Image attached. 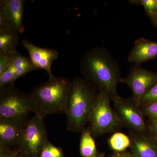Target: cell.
Listing matches in <instances>:
<instances>
[{
  "label": "cell",
  "mask_w": 157,
  "mask_h": 157,
  "mask_svg": "<svg viewBox=\"0 0 157 157\" xmlns=\"http://www.w3.org/2000/svg\"><path fill=\"white\" fill-rule=\"evenodd\" d=\"M10 65L14 69L17 78L27 73L38 70L30 59L15 52L13 55Z\"/></svg>",
  "instance_id": "cell-15"
},
{
  "label": "cell",
  "mask_w": 157,
  "mask_h": 157,
  "mask_svg": "<svg viewBox=\"0 0 157 157\" xmlns=\"http://www.w3.org/2000/svg\"><path fill=\"white\" fill-rule=\"evenodd\" d=\"M21 44L29 52L30 59L38 70H45L48 73L49 78H53L52 65L58 58V52L52 48L39 47L26 39L21 41Z\"/></svg>",
  "instance_id": "cell-9"
},
{
  "label": "cell",
  "mask_w": 157,
  "mask_h": 157,
  "mask_svg": "<svg viewBox=\"0 0 157 157\" xmlns=\"http://www.w3.org/2000/svg\"><path fill=\"white\" fill-rule=\"evenodd\" d=\"M25 2L24 0L0 1V13L10 26L19 34L23 33L25 31L23 19Z\"/></svg>",
  "instance_id": "cell-10"
},
{
  "label": "cell",
  "mask_w": 157,
  "mask_h": 157,
  "mask_svg": "<svg viewBox=\"0 0 157 157\" xmlns=\"http://www.w3.org/2000/svg\"><path fill=\"white\" fill-rule=\"evenodd\" d=\"M22 124L0 119V145L17 148L21 137Z\"/></svg>",
  "instance_id": "cell-13"
},
{
  "label": "cell",
  "mask_w": 157,
  "mask_h": 157,
  "mask_svg": "<svg viewBox=\"0 0 157 157\" xmlns=\"http://www.w3.org/2000/svg\"><path fill=\"white\" fill-rule=\"evenodd\" d=\"M79 151L82 157H94L98 155L97 147L89 128L84 129L81 132Z\"/></svg>",
  "instance_id": "cell-16"
},
{
  "label": "cell",
  "mask_w": 157,
  "mask_h": 157,
  "mask_svg": "<svg viewBox=\"0 0 157 157\" xmlns=\"http://www.w3.org/2000/svg\"><path fill=\"white\" fill-rule=\"evenodd\" d=\"M130 148L136 157H157V140L146 134L130 133Z\"/></svg>",
  "instance_id": "cell-12"
},
{
  "label": "cell",
  "mask_w": 157,
  "mask_h": 157,
  "mask_svg": "<svg viewBox=\"0 0 157 157\" xmlns=\"http://www.w3.org/2000/svg\"><path fill=\"white\" fill-rule=\"evenodd\" d=\"M129 2L131 4L143 6L145 11L153 22L157 19V4L155 0H133Z\"/></svg>",
  "instance_id": "cell-18"
},
{
  "label": "cell",
  "mask_w": 157,
  "mask_h": 157,
  "mask_svg": "<svg viewBox=\"0 0 157 157\" xmlns=\"http://www.w3.org/2000/svg\"><path fill=\"white\" fill-rule=\"evenodd\" d=\"M110 157H136L132 153L128 152L123 151L121 152H116L115 154L113 155Z\"/></svg>",
  "instance_id": "cell-26"
},
{
  "label": "cell",
  "mask_w": 157,
  "mask_h": 157,
  "mask_svg": "<svg viewBox=\"0 0 157 157\" xmlns=\"http://www.w3.org/2000/svg\"><path fill=\"white\" fill-rule=\"evenodd\" d=\"M17 157H22L21 155H19Z\"/></svg>",
  "instance_id": "cell-29"
},
{
  "label": "cell",
  "mask_w": 157,
  "mask_h": 157,
  "mask_svg": "<svg viewBox=\"0 0 157 157\" xmlns=\"http://www.w3.org/2000/svg\"><path fill=\"white\" fill-rule=\"evenodd\" d=\"M110 99L113 102L114 110L123 126L128 129L130 133L146 134L147 127L143 113L132 98H124L117 94Z\"/></svg>",
  "instance_id": "cell-7"
},
{
  "label": "cell",
  "mask_w": 157,
  "mask_h": 157,
  "mask_svg": "<svg viewBox=\"0 0 157 157\" xmlns=\"http://www.w3.org/2000/svg\"><path fill=\"white\" fill-rule=\"evenodd\" d=\"M80 70L84 79L99 92L107 93L110 98L117 94L121 68L106 48L97 46L87 51L82 57Z\"/></svg>",
  "instance_id": "cell-1"
},
{
  "label": "cell",
  "mask_w": 157,
  "mask_h": 157,
  "mask_svg": "<svg viewBox=\"0 0 157 157\" xmlns=\"http://www.w3.org/2000/svg\"><path fill=\"white\" fill-rule=\"evenodd\" d=\"M39 157H64L61 148L55 146L48 140L43 147Z\"/></svg>",
  "instance_id": "cell-20"
},
{
  "label": "cell",
  "mask_w": 157,
  "mask_h": 157,
  "mask_svg": "<svg viewBox=\"0 0 157 157\" xmlns=\"http://www.w3.org/2000/svg\"><path fill=\"white\" fill-rule=\"evenodd\" d=\"M120 82L131 89L133 94L132 99L140 107L144 96L157 83V73L148 71L140 65H135L130 68L126 77L121 78Z\"/></svg>",
  "instance_id": "cell-8"
},
{
  "label": "cell",
  "mask_w": 157,
  "mask_h": 157,
  "mask_svg": "<svg viewBox=\"0 0 157 157\" xmlns=\"http://www.w3.org/2000/svg\"><path fill=\"white\" fill-rule=\"evenodd\" d=\"M94 86L80 77L72 81L67 107L65 113L69 131L82 132L88 123L90 114L97 95Z\"/></svg>",
  "instance_id": "cell-3"
},
{
  "label": "cell",
  "mask_w": 157,
  "mask_h": 157,
  "mask_svg": "<svg viewBox=\"0 0 157 157\" xmlns=\"http://www.w3.org/2000/svg\"><path fill=\"white\" fill-rule=\"evenodd\" d=\"M14 53L11 54L0 53V74L10 66Z\"/></svg>",
  "instance_id": "cell-23"
},
{
  "label": "cell",
  "mask_w": 157,
  "mask_h": 157,
  "mask_svg": "<svg viewBox=\"0 0 157 157\" xmlns=\"http://www.w3.org/2000/svg\"><path fill=\"white\" fill-rule=\"evenodd\" d=\"M47 139L43 118L35 114L23 124L22 133L17 147L20 155L24 157H39Z\"/></svg>",
  "instance_id": "cell-6"
},
{
  "label": "cell",
  "mask_w": 157,
  "mask_h": 157,
  "mask_svg": "<svg viewBox=\"0 0 157 157\" xmlns=\"http://www.w3.org/2000/svg\"><path fill=\"white\" fill-rule=\"evenodd\" d=\"M108 142L111 149L116 152L124 151L131 145L129 136L120 132H115L113 134Z\"/></svg>",
  "instance_id": "cell-17"
},
{
  "label": "cell",
  "mask_w": 157,
  "mask_h": 157,
  "mask_svg": "<svg viewBox=\"0 0 157 157\" xmlns=\"http://www.w3.org/2000/svg\"><path fill=\"white\" fill-rule=\"evenodd\" d=\"M157 57V42L140 38L135 41L128 56V61L136 65Z\"/></svg>",
  "instance_id": "cell-11"
},
{
  "label": "cell",
  "mask_w": 157,
  "mask_h": 157,
  "mask_svg": "<svg viewBox=\"0 0 157 157\" xmlns=\"http://www.w3.org/2000/svg\"><path fill=\"white\" fill-rule=\"evenodd\" d=\"M148 129L151 136L157 140V121L151 122Z\"/></svg>",
  "instance_id": "cell-25"
},
{
  "label": "cell",
  "mask_w": 157,
  "mask_h": 157,
  "mask_svg": "<svg viewBox=\"0 0 157 157\" xmlns=\"http://www.w3.org/2000/svg\"><path fill=\"white\" fill-rule=\"evenodd\" d=\"M71 86L67 78L55 76L37 86L29 94L33 112L43 118L49 114L65 113Z\"/></svg>",
  "instance_id": "cell-2"
},
{
  "label": "cell",
  "mask_w": 157,
  "mask_h": 157,
  "mask_svg": "<svg viewBox=\"0 0 157 157\" xmlns=\"http://www.w3.org/2000/svg\"><path fill=\"white\" fill-rule=\"evenodd\" d=\"M0 145V157H17L19 153L17 149H12Z\"/></svg>",
  "instance_id": "cell-24"
},
{
  "label": "cell",
  "mask_w": 157,
  "mask_h": 157,
  "mask_svg": "<svg viewBox=\"0 0 157 157\" xmlns=\"http://www.w3.org/2000/svg\"><path fill=\"white\" fill-rule=\"evenodd\" d=\"M31 112L29 94L13 85L0 87V119L23 124Z\"/></svg>",
  "instance_id": "cell-5"
},
{
  "label": "cell",
  "mask_w": 157,
  "mask_h": 157,
  "mask_svg": "<svg viewBox=\"0 0 157 157\" xmlns=\"http://www.w3.org/2000/svg\"><path fill=\"white\" fill-rule=\"evenodd\" d=\"M19 34L13 29L0 31V53L11 54L17 51Z\"/></svg>",
  "instance_id": "cell-14"
},
{
  "label": "cell",
  "mask_w": 157,
  "mask_h": 157,
  "mask_svg": "<svg viewBox=\"0 0 157 157\" xmlns=\"http://www.w3.org/2000/svg\"><path fill=\"white\" fill-rule=\"evenodd\" d=\"M17 79L15 71L11 65L0 74V87L13 85Z\"/></svg>",
  "instance_id": "cell-19"
},
{
  "label": "cell",
  "mask_w": 157,
  "mask_h": 157,
  "mask_svg": "<svg viewBox=\"0 0 157 157\" xmlns=\"http://www.w3.org/2000/svg\"><path fill=\"white\" fill-rule=\"evenodd\" d=\"M141 108L143 115L148 118L151 122L157 121V101Z\"/></svg>",
  "instance_id": "cell-21"
},
{
  "label": "cell",
  "mask_w": 157,
  "mask_h": 157,
  "mask_svg": "<svg viewBox=\"0 0 157 157\" xmlns=\"http://www.w3.org/2000/svg\"><path fill=\"white\" fill-rule=\"evenodd\" d=\"M156 101H157V83L144 96L140 101V107H144Z\"/></svg>",
  "instance_id": "cell-22"
},
{
  "label": "cell",
  "mask_w": 157,
  "mask_h": 157,
  "mask_svg": "<svg viewBox=\"0 0 157 157\" xmlns=\"http://www.w3.org/2000/svg\"><path fill=\"white\" fill-rule=\"evenodd\" d=\"M154 22L155 24L156 25H157V19H156V20Z\"/></svg>",
  "instance_id": "cell-28"
},
{
  "label": "cell",
  "mask_w": 157,
  "mask_h": 157,
  "mask_svg": "<svg viewBox=\"0 0 157 157\" xmlns=\"http://www.w3.org/2000/svg\"><path fill=\"white\" fill-rule=\"evenodd\" d=\"M155 2L156 3V4H157V0H155Z\"/></svg>",
  "instance_id": "cell-30"
},
{
  "label": "cell",
  "mask_w": 157,
  "mask_h": 157,
  "mask_svg": "<svg viewBox=\"0 0 157 157\" xmlns=\"http://www.w3.org/2000/svg\"><path fill=\"white\" fill-rule=\"evenodd\" d=\"M110 96L105 92H99L90 114L89 128L94 137L115 132L123 125L110 104Z\"/></svg>",
  "instance_id": "cell-4"
},
{
  "label": "cell",
  "mask_w": 157,
  "mask_h": 157,
  "mask_svg": "<svg viewBox=\"0 0 157 157\" xmlns=\"http://www.w3.org/2000/svg\"><path fill=\"white\" fill-rule=\"evenodd\" d=\"M94 157H104V156H103V155H98Z\"/></svg>",
  "instance_id": "cell-27"
}]
</instances>
